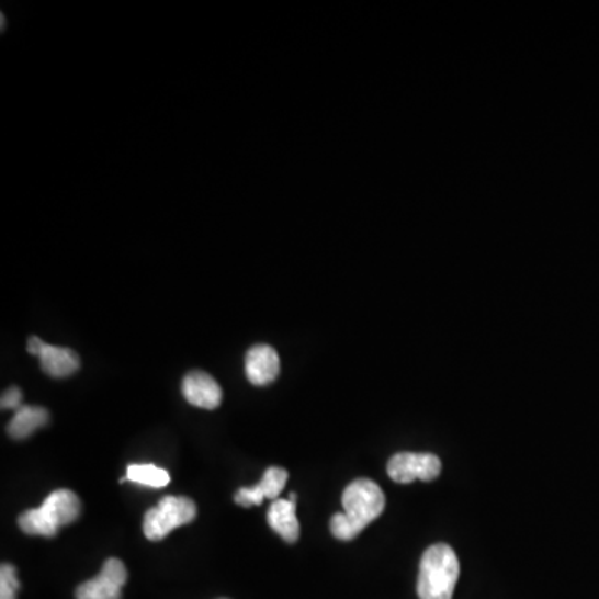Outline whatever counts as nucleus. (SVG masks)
<instances>
[{
  "label": "nucleus",
  "mask_w": 599,
  "mask_h": 599,
  "mask_svg": "<svg viewBox=\"0 0 599 599\" xmlns=\"http://www.w3.org/2000/svg\"><path fill=\"white\" fill-rule=\"evenodd\" d=\"M270 528L279 533L286 543H295L300 536V523L296 518V501L292 499H275L267 515Z\"/></svg>",
  "instance_id": "nucleus-11"
},
{
  "label": "nucleus",
  "mask_w": 599,
  "mask_h": 599,
  "mask_svg": "<svg viewBox=\"0 0 599 599\" xmlns=\"http://www.w3.org/2000/svg\"><path fill=\"white\" fill-rule=\"evenodd\" d=\"M196 518V505L185 496H166L144 517V534L147 540L160 541L176 528L192 523Z\"/></svg>",
  "instance_id": "nucleus-4"
},
{
  "label": "nucleus",
  "mask_w": 599,
  "mask_h": 599,
  "mask_svg": "<svg viewBox=\"0 0 599 599\" xmlns=\"http://www.w3.org/2000/svg\"><path fill=\"white\" fill-rule=\"evenodd\" d=\"M125 476L127 482L148 486V488H163L170 483L169 472L156 465H131Z\"/></svg>",
  "instance_id": "nucleus-13"
},
{
  "label": "nucleus",
  "mask_w": 599,
  "mask_h": 599,
  "mask_svg": "<svg viewBox=\"0 0 599 599\" xmlns=\"http://www.w3.org/2000/svg\"><path fill=\"white\" fill-rule=\"evenodd\" d=\"M221 599H227V598H221Z\"/></svg>",
  "instance_id": "nucleus-16"
},
{
  "label": "nucleus",
  "mask_w": 599,
  "mask_h": 599,
  "mask_svg": "<svg viewBox=\"0 0 599 599\" xmlns=\"http://www.w3.org/2000/svg\"><path fill=\"white\" fill-rule=\"evenodd\" d=\"M48 423V411L42 407H24L19 408L9 423L8 431L14 440H25L31 437L38 428L45 427Z\"/></svg>",
  "instance_id": "nucleus-12"
},
{
  "label": "nucleus",
  "mask_w": 599,
  "mask_h": 599,
  "mask_svg": "<svg viewBox=\"0 0 599 599\" xmlns=\"http://www.w3.org/2000/svg\"><path fill=\"white\" fill-rule=\"evenodd\" d=\"M182 392L187 402L193 407L215 410L221 407L224 393L214 376L202 370H193L183 378Z\"/></svg>",
  "instance_id": "nucleus-9"
},
{
  "label": "nucleus",
  "mask_w": 599,
  "mask_h": 599,
  "mask_svg": "<svg viewBox=\"0 0 599 599\" xmlns=\"http://www.w3.org/2000/svg\"><path fill=\"white\" fill-rule=\"evenodd\" d=\"M0 405H2V410L18 411L19 408L24 407L22 405V389L19 386H11V388L5 389L2 399H0Z\"/></svg>",
  "instance_id": "nucleus-15"
},
{
  "label": "nucleus",
  "mask_w": 599,
  "mask_h": 599,
  "mask_svg": "<svg viewBox=\"0 0 599 599\" xmlns=\"http://www.w3.org/2000/svg\"><path fill=\"white\" fill-rule=\"evenodd\" d=\"M21 589L18 573L12 565H2L0 568V599H18V592Z\"/></svg>",
  "instance_id": "nucleus-14"
},
{
  "label": "nucleus",
  "mask_w": 599,
  "mask_h": 599,
  "mask_svg": "<svg viewBox=\"0 0 599 599\" xmlns=\"http://www.w3.org/2000/svg\"><path fill=\"white\" fill-rule=\"evenodd\" d=\"M245 375L256 386L275 382L280 375V357L270 344H253L245 355Z\"/></svg>",
  "instance_id": "nucleus-8"
},
{
  "label": "nucleus",
  "mask_w": 599,
  "mask_h": 599,
  "mask_svg": "<svg viewBox=\"0 0 599 599\" xmlns=\"http://www.w3.org/2000/svg\"><path fill=\"white\" fill-rule=\"evenodd\" d=\"M82 504L70 489L60 488L44 499L42 507L24 511L19 517V527L31 536L54 538L60 528L74 523L80 517Z\"/></svg>",
  "instance_id": "nucleus-2"
},
{
  "label": "nucleus",
  "mask_w": 599,
  "mask_h": 599,
  "mask_svg": "<svg viewBox=\"0 0 599 599\" xmlns=\"http://www.w3.org/2000/svg\"><path fill=\"white\" fill-rule=\"evenodd\" d=\"M27 352L37 357L44 373L53 378H67L79 372V355L70 348L56 347V344L45 343L38 337H31L27 341Z\"/></svg>",
  "instance_id": "nucleus-7"
},
{
  "label": "nucleus",
  "mask_w": 599,
  "mask_h": 599,
  "mask_svg": "<svg viewBox=\"0 0 599 599\" xmlns=\"http://www.w3.org/2000/svg\"><path fill=\"white\" fill-rule=\"evenodd\" d=\"M289 482V472L279 466H270L263 473L260 483H257L252 488H240L235 495V504L244 508L259 507L263 504V499H279L280 493L285 488Z\"/></svg>",
  "instance_id": "nucleus-10"
},
{
  "label": "nucleus",
  "mask_w": 599,
  "mask_h": 599,
  "mask_svg": "<svg viewBox=\"0 0 599 599\" xmlns=\"http://www.w3.org/2000/svg\"><path fill=\"white\" fill-rule=\"evenodd\" d=\"M460 576V563L452 546L433 544L420 563L417 591L420 599H452Z\"/></svg>",
  "instance_id": "nucleus-3"
},
{
  "label": "nucleus",
  "mask_w": 599,
  "mask_h": 599,
  "mask_svg": "<svg viewBox=\"0 0 599 599\" xmlns=\"http://www.w3.org/2000/svg\"><path fill=\"white\" fill-rule=\"evenodd\" d=\"M128 573L124 563L109 558L95 578L77 588V599H122V589L127 585Z\"/></svg>",
  "instance_id": "nucleus-6"
},
{
  "label": "nucleus",
  "mask_w": 599,
  "mask_h": 599,
  "mask_svg": "<svg viewBox=\"0 0 599 599\" xmlns=\"http://www.w3.org/2000/svg\"><path fill=\"white\" fill-rule=\"evenodd\" d=\"M386 470L396 483L433 482L441 473V462L431 453H398L389 459Z\"/></svg>",
  "instance_id": "nucleus-5"
},
{
  "label": "nucleus",
  "mask_w": 599,
  "mask_h": 599,
  "mask_svg": "<svg viewBox=\"0 0 599 599\" xmlns=\"http://www.w3.org/2000/svg\"><path fill=\"white\" fill-rule=\"evenodd\" d=\"M341 504L344 511L331 518L330 531L337 540L352 541L382 517L385 495L372 479L359 478L344 488Z\"/></svg>",
  "instance_id": "nucleus-1"
}]
</instances>
